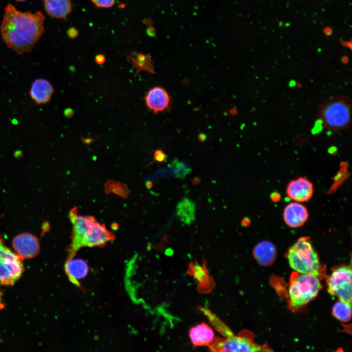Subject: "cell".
<instances>
[{
	"mask_svg": "<svg viewBox=\"0 0 352 352\" xmlns=\"http://www.w3.org/2000/svg\"><path fill=\"white\" fill-rule=\"evenodd\" d=\"M44 20L41 11L22 12L8 3L0 25L2 40L18 54L29 52L44 32Z\"/></svg>",
	"mask_w": 352,
	"mask_h": 352,
	"instance_id": "cell-1",
	"label": "cell"
},
{
	"mask_svg": "<svg viewBox=\"0 0 352 352\" xmlns=\"http://www.w3.org/2000/svg\"><path fill=\"white\" fill-rule=\"evenodd\" d=\"M69 218L73 225L71 247L74 251L82 246H100L114 238L104 224L94 217L78 216L76 208L70 212Z\"/></svg>",
	"mask_w": 352,
	"mask_h": 352,
	"instance_id": "cell-2",
	"label": "cell"
},
{
	"mask_svg": "<svg viewBox=\"0 0 352 352\" xmlns=\"http://www.w3.org/2000/svg\"><path fill=\"white\" fill-rule=\"evenodd\" d=\"M352 101L346 96L329 99L320 106L317 118L321 126L326 130L338 132L350 125Z\"/></svg>",
	"mask_w": 352,
	"mask_h": 352,
	"instance_id": "cell-3",
	"label": "cell"
},
{
	"mask_svg": "<svg viewBox=\"0 0 352 352\" xmlns=\"http://www.w3.org/2000/svg\"><path fill=\"white\" fill-rule=\"evenodd\" d=\"M286 257L290 266L296 273L320 276L322 267L308 237L300 238L289 248Z\"/></svg>",
	"mask_w": 352,
	"mask_h": 352,
	"instance_id": "cell-4",
	"label": "cell"
},
{
	"mask_svg": "<svg viewBox=\"0 0 352 352\" xmlns=\"http://www.w3.org/2000/svg\"><path fill=\"white\" fill-rule=\"evenodd\" d=\"M322 287L319 277L311 274H292L288 288L290 306L294 308L302 307L313 300Z\"/></svg>",
	"mask_w": 352,
	"mask_h": 352,
	"instance_id": "cell-5",
	"label": "cell"
},
{
	"mask_svg": "<svg viewBox=\"0 0 352 352\" xmlns=\"http://www.w3.org/2000/svg\"><path fill=\"white\" fill-rule=\"evenodd\" d=\"M22 260L0 236V285L11 286L20 279L24 271Z\"/></svg>",
	"mask_w": 352,
	"mask_h": 352,
	"instance_id": "cell-6",
	"label": "cell"
},
{
	"mask_svg": "<svg viewBox=\"0 0 352 352\" xmlns=\"http://www.w3.org/2000/svg\"><path fill=\"white\" fill-rule=\"evenodd\" d=\"M328 291L340 300L352 306V268L346 265L334 269L327 281Z\"/></svg>",
	"mask_w": 352,
	"mask_h": 352,
	"instance_id": "cell-7",
	"label": "cell"
},
{
	"mask_svg": "<svg viewBox=\"0 0 352 352\" xmlns=\"http://www.w3.org/2000/svg\"><path fill=\"white\" fill-rule=\"evenodd\" d=\"M12 244L15 253L22 259L34 258L40 251L38 238L28 233H22L17 235L13 239Z\"/></svg>",
	"mask_w": 352,
	"mask_h": 352,
	"instance_id": "cell-8",
	"label": "cell"
},
{
	"mask_svg": "<svg viewBox=\"0 0 352 352\" xmlns=\"http://www.w3.org/2000/svg\"><path fill=\"white\" fill-rule=\"evenodd\" d=\"M286 193L290 199L297 202L308 201L313 195V184L307 178L299 177L288 183Z\"/></svg>",
	"mask_w": 352,
	"mask_h": 352,
	"instance_id": "cell-9",
	"label": "cell"
},
{
	"mask_svg": "<svg viewBox=\"0 0 352 352\" xmlns=\"http://www.w3.org/2000/svg\"><path fill=\"white\" fill-rule=\"evenodd\" d=\"M144 99L147 107L154 113L168 110L171 105L169 94L164 88L160 87H155L150 89Z\"/></svg>",
	"mask_w": 352,
	"mask_h": 352,
	"instance_id": "cell-10",
	"label": "cell"
},
{
	"mask_svg": "<svg viewBox=\"0 0 352 352\" xmlns=\"http://www.w3.org/2000/svg\"><path fill=\"white\" fill-rule=\"evenodd\" d=\"M308 216L307 208L297 201L288 204L283 212L285 222L292 228L302 226L308 220Z\"/></svg>",
	"mask_w": 352,
	"mask_h": 352,
	"instance_id": "cell-11",
	"label": "cell"
},
{
	"mask_svg": "<svg viewBox=\"0 0 352 352\" xmlns=\"http://www.w3.org/2000/svg\"><path fill=\"white\" fill-rule=\"evenodd\" d=\"M55 89L49 81L38 78L32 83L29 94L36 105H39L48 103Z\"/></svg>",
	"mask_w": 352,
	"mask_h": 352,
	"instance_id": "cell-12",
	"label": "cell"
},
{
	"mask_svg": "<svg viewBox=\"0 0 352 352\" xmlns=\"http://www.w3.org/2000/svg\"><path fill=\"white\" fill-rule=\"evenodd\" d=\"M191 341L195 346H208L214 339V333L211 328L205 323H201L189 331Z\"/></svg>",
	"mask_w": 352,
	"mask_h": 352,
	"instance_id": "cell-13",
	"label": "cell"
},
{
	"mask_svg": "<svg viewBox=\"0 0 352 352\" xmlns=\"http://www.w3.org/2000/svg\"><path fill=\"white\" fill-rule=\"evenodd\" d=\"M253 255L257 262L263 266L271 265L276 256V249L274 245L268 241H263L254 247Z\"/></svg>",
	"mask_w": 352,
	"mask_h": 352,
	"instance_id": "cell-14",
	"label": "cell"
},
{
	"mask_svg": "<svg viewBox=\"0 0 352 352\" xmlns=\"http://www.w3.org/2000/svg\"><path fill=\"white\" fill-rule=\"evenodd\" d=\"M65 270L71 282L78 283L86 277L88 272L87 263L79 258H71L65 264Z\"/></svg>",
	"mask_w": 352,
	"mask_h": 352,
	"instance_id": "cell-15",
	"label": "cell"
},
{
	"mask_svg": "<svg viewBox=\"0 0 352 352\" xmlns=\"http://www.w3.org/2000/svg\"><path fill=\"white\" fill-rule=\"evenodd\" d=\"M43 3L46 12L57 19H65L72 10L70 0H43Z\"/></svg>",
	"mask_w": 352,
	"mask_h": 352,
	"instance_id": "cell-16",
	"label": "cell"
},
{
	"mask_svg": "<svg viewBox=\"0 0 352 352\" xmlns=\"http://www.w3.org/2000/svg\"><path fill=\"white\" fill-rule=\"evenodd\" d=\"M127 59L135 69V77L141 71H146L151 73H155L151 56L149 54H144L133 51L131 53V55L127 56Z\"/></svg>",
	"mask_w": 352,
	"mask_h": 352,
	"instance_id": "cell-17",
	"label": "cell"
},
{
	"mask_svg": "<svg viewBox=\"0 0 352 352\" xmlns=\"http://www.w3.org/2000/svg\"><path fill=\"white\" fill-rule=\"evenodd\" d=\"M195 204L187 198L180 201L176 206V214L180 220L190 224L195 219Z\"/></svg>",
	"mask_w": 352,
	"mask_h": 352,
	"instance_id": "cell-18",
	"label": "cell"
},
{
	"mask_svg": "<svg viewBox=\"0 0 352 352\" xmlns=\"http://www.w3.org/2000/svg\"><path fill=\"white\" fill-rule=\"evenodd\" d=\"M352 306L339 300L332 308V314L338 320L348 322L351 318Z\"/></svg>",
	"mask_w": 352,
	"mask_h": 352,
	"instance_id": "cell-19",
	"label": "cell"
},
{
	"mask_svg": "<svg viewBox=\"0 0 352 352\" xmlns=\"http://www.w3.org/2000/svg\"><path fill=\"white\" fill-rule=\"evenodd\" d=\"M347 176V169L344 168H341L340 171L338 172L337 176H335L334 182L331 188V191L332 190L334 189H335L336 187H337L339 183H340L343 180L344 178H345V176Z\"/></svg>",
	"mask_w": 352,
	"mask_h": 352,
	"instance_id": "cell-20",
	"label": "cell"
},
{
	"mask_svg": "<svg viewBox=\"0 0 352 352\" xmlns=\"http://www.w3.org/2000/svg\"><path fill=\"white\" fill-rule=\"evenodd\" d=\"M91 1L97 7L109 8L114 4L115 0H91Z\"/></svg>",
	"mask_w": 352,
	"mask_h": 352,
	"instance_id": "cell-21",
	"label": "cell"
},
{
	"mask_svg": "<svg viewBox=\"0 0 352 352\" xmlns=\"http://www.w3.org/2000/svg\"><path fill=\"white\" fill-rule=\"evenodd\" d=\"M154 157L156 161L163 162L166 159L167 155L162 150L158 149L155 151Z\"/></svg>",
	"mask_w": 352,
	"mask_h": 352,
	"instance_id": "cell-22",
	"label": "cell"
},
{
	"mask_svg": "<svg viewBox=\"0 0 352 352\" xmlns=\"http://www.w3.org/2000/svg\"><path fill=\"white\" fill-rule=\"evenodd\" d=\"M67 34L69 38L74 39L78 35V31L74 27H70L67 31Z\"/></svg>",
	"mask_w": 352,
	"mask_h": 352,
	"instance_id": "cell-23",
	"label": "cell"
},
{
	"mask_svg": "<svg viewBox=\"0 0 352 352\" xmlns=\"http://www.w3.org/2000/svg\"><path fill=\"white\" fill-rule=\"evenodd\" d=\"M94 60L95 62L97 64L102 65L105 63L106 61V58L104 55L99 54L95 56Z\"/></svg>",
	"mask_w": 352,
	"mask_h": 352,
	"instance_id": "cell-24",
	"label": "cell"
},
{
	"mask_svg": "<svg viewBox=\"0 0 352 352\" xmlns=\"http://www.w3.org/2000/svg\"><path fill=\"white\" fill-rule=\"evenodd\" d=\"M146 33L149 36L154 37L156 34V31L153 27H149L147 29Z\"/></svg>",
	"mask_w": 352,
	"mask_h": 352,
	"instance_id": "cell-25",
	"label": "cell"
},
{
	"mask_svg": "<svg viewBox=\"0 0 352 352\" xmlns=\"http://www.w3.org/2000/svg\"><path fill=\"white\" fill-rule=\"evenodd\" d=\"M250 223V220L247 217H245L242 220L241 224L243 227H247Z\"/></svg>",
	"mask_w": 352,
	"mask_h": 352,
	"instance_id": "cell-26",
	"label": "cell"
},
{
	"mask_svg": "<svg viewBox=\"0 0 352 352\" xmlns=\"http://www.w3.org/2000/svg\"><path fill=\"white\" fill-rule=\"evenodd\" d=\"M271 198L274 201H277L280 199V196L277 193H273L271 195Z\"/></svg>",
	"mask_w": 352,
	"mask_h": 352,
	"instance_id": "cell-27",
	"label": "cell"
},
{
	"mask_svg": "<svg viewBox=\"0 0 352 352\" xmlns=\"http://www.w3.org/2000/svg\"><path fill=\"white\" fill-rule=\"evenodd\" d=\"M324 33L327 35H330L331 34V29L330 27H327L324 29Z\"/></svg>",
	"mask_w": 352,
	"mask_h": 352,
	"instance_id": "cell-28",
	"label": "cell"
},
{
	"mask_svg": "<svg viewBox=\"0 0 352 352\" xmlns=\"http://www.w3.org/2000/svg\"><path fill=\"white\" fill-rule=\"evenodd\" d=\"M15 0L18 1L22 2V1H26V0Z\"/></svg>",
	"mask_w": 352,
	"mask_h": 352,
	"instance_id": "cell-29",
	"label": "cell"
}]
</instances>
